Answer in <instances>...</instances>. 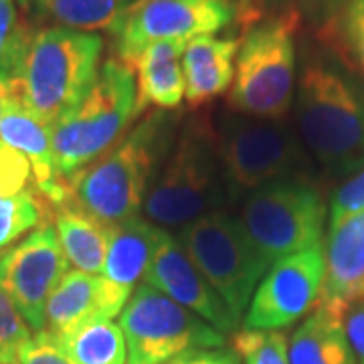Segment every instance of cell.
Returning <instances> with one entry per match:
<instances>
[{
    "instance_id": "22",
    "label": "cell",
    "mask_w": 364,
    "mask_h": 364,
    "mask_svg": "<svg viewBox=\"0 0 364 364\" xmlns=\"http://www.w3.org/2000/svg\"><path fill=\"white\" fill-rule=\"evenodd\" d=\"M95 316H100V277L69 269L47 299L45 332L57 338Z\"/></svg>"
},
{
    "instance_id": "4",
    "label": "cell",
    "mask_w": 364,
    "mask_h": 364,
    "mask_svg": "<svg viewBox=\"0 0 364 364\" xmlns=\"http://www.w3.org/2000/svg\"><path fill=\"white\" fill-rule=\"evenodd\" d=\"M227 200L217 136L205 117L188 119L160 164L144 198V217L156 227L182 229L221 210Z\"/></svg>"
},
{
    "instance_id": "17",
    "label": "cell",
    "mask_w": 364,
    "mask_h": 364,
    "mask_svg": "<svg viewBox=\"0 0 364 364\" xmlns=\"http://www.w3.org/2000/svg\"><path fill=\"white\" fill-rule=\"evenodd\" d=\"M0 140L28 160L37 191L53 207L69 203V188L59 182L55 172L49 126L39 122L23 104H14L0 119Z\"/></svg>"
},
{
    "instance_id": "21",
    "label": "cell",
    "mask_w": 364,
    "mask_h": 364,
    "mask_svg": "<svg viewBox=\"0 0 364 364\" xmlns=\"http://www.w3.org/2000/svg\"><path fill=\"white\" fill-rule=\"evenodd\" d=\"M18 4L37 21H49L81 33L107 31L116 35L132 0H18Z\"/></svg>"
},
{
    "instance_id": "8",
    "label": "cell",
    "mask_w": 364,
    "mask_h": 364,
    "mask_svg": "<svg viewBox=\"0 0 364 364\" xmlns=\"http://www.w3.org/2000/svg\"><path fill=\"white\" fill-rule=\"evenodd\" d=\"M326 200L306 181L273 182L249 195L237 217L255 257L265 272L277 261L322 247Z\"/></svg>"
},
{
    "instance_id": "9",
    "label": "cell",
    "mask_w": 364,
    "mask_h": 364,
    "mask_svg": "<svg viewBox=\"0 0 364 364\" xmlns=\"http://www.w3.org/2000/svg\"><path fill=\"white\" fill-rule=\"evenodd\" d=\"M126 364H164L184 352L221 348L225 334L182 308L156 287L142 284L119 314Z\"/></svg>"
},
{
    "instance_id": "29",
    "label": "cell",
    "mask_w": 364,
    "mask_h": 364,
    "mask_svg": "<svg viewBox=\"0 0 364 364\" xmlns=\"http://www.w3.org/2000/svg\"><path fill=\"white\" fill-rule=\"evenodd\" d=\"M31 328L11 298L0 289V364H18V356L31 340Z\"/></svg>"
},
{
    "instance_id": "31",
    "label": "cell",
    "mask_w": 364,
    "mask_h": 364,
    "mask_svg": "<svg viewBox=\"0 0 364 364\" xmlns=\"http://www.w3.org/2000/svg\"><path fill=\"white\" fill-rule=\"evenodd\" d=\"M364 208V168L358 170L356 174H352L348 181L344 182L342 186H338L332 195L330 200V225L338 223L340 219L348 217L356 210Z\"/></svg>"
},
{
    "instance_id": "15",
    "label": "cell",
    "mask_w": 364,
    "mask_h": 364,
    "mask_svg": "<svg viewBox=\"0 0 364 364\" xmlns=\"http://www.w3.org/2000/svg\"><path fill=\"white\" fill-rule=\"evenodd\" d=\"M160 227L134 217L107 231V253L100 273V316L116 318L142 279L156 247Z\"/></svg>"
},
{
    "instance_id": "24",
    "label": "cell",
    "mask_w": 364,
    "mask_h": 364,
    "mask_svg": "<svg viewBox=\"0 0 364 364\" xmlns=\"http://www.w3.org/2000/svg\"><path fill=\"white\" fill-rule=\"evenodd\" d=\"M55 342L73 364H126L128 360L122 328L102 316L57 336Z\"/></svg>"
},
{
    "instance_id": "1",
    "label": "cell",
    "mask_w": 364,
    "mask_h": 364,
    "mask_svg": "<svg viewBox=\"0 0 364 364\" xmlns=\"http://www.w3.org/2000/svg\"><path fill=\"white\" fill-rule=\"evenodd\" d=\"M294 114L299 140L320 168L338 178L364 168V81L340 53L304 43Z\"/></svg>"
},
{
    "instance_id": "19",
    "label": "cell",
    "mask_w": 364,
    "mask_h": 364,
    "mask_svg": "<svg viewBox=\"0 0 364 364\" xmlns=\"http://www.w3.org/2000/svg\"><path fill=\"white\" fill-rule=\"evenodd\" d=\"M186 43L184 39L150 43L132 63L138 87V116L148 105L170 112L182 104L186 83L181 59Z\"/></svg>"
},
{
    "instance_id": "12",
    "label": "cell",
    "mask_w": 364,
    "mask_h": 364,
    "mask_svg": "<svg viewBox=\"0 0 364 364\" xmlns=\"http://www.w3.org/2000/svg\"><path fill=\"white\" fill-rule=\"evenodd\" d=\"M67 259L53 225H43L21 243L0 253V289L11 298L31 330H45V308Z\"/></svg>"
},
{
    "instance_id": "13",
    "label": "cell",
    "mask_w": 364,
    "mask_h": 364,
    "mask_svg": "<svg viewBox=\"0 0 364 364\" xmlns=\"http://www.w3.org/2000/svg\"><path fill=\"white\" fill-rule=\"evenodd\" d=\"M324 247H314L277 261L255 289L245 330H282L318 306L324 287Z\"/></svg>"
},
{
    "instance_id": "34",
    "label": "cell",
    "mask_w": 364,
    "mask_h": 364,
    "mask_svg": "<svg viewBox=\"0 0 364 364\" xmlns=\"http://www.w3.org/2000/svg\"><path fill=\"white\" fill-rule=\"evenodd\" d=\"M344 328L350 342L356 364H364V299L346 308Z\"/></svg>"
},
{
    "instance_id": "30",
    "label": "cell",
    "mask_w": 364,
    "mask_h": 364,
    "mask_svg": "<svg viewBox=\"0 0 364 364\" xmlns=\"http://www.w3.org/2000/svg\"><path fill=\"white\" fill-rule=\"evenodd\" d=\"M28 178H31L28 160L0 140V196L23 193Z\"/></svg>"
},
{
    "instance_id": "28",
    "label": "cell",
    "mask_w": 364,
    "mask_h": 364,
    "mask_svg": "<svg viewBox=\"0 0 364 364\" xmlns=\"http://www.w3.org/2000/svg\"><path fill=\"white\" fill-rule=\"evenodd\" d=\"M33 31V26L18 18L16 0H0V73L16 75Z\"/></svg>"
},
{
    "instance_id": "18",
    "label": "cell",
    "mask_w": 364,
    "mask_h": 364,
    "mask_svg": "<svg viewBox=\"0 0 364 364\" xmlns=\"http://www.w3.org/2000/svg\"><path fill=\"white\" fill-rule=\"evenodd\" d=\"M239 37L203 35L186 43L182 55L184 100L191 107L207 104L231 87L235 77V57L239 53Z\"/></svg>"
},
{
    "instance_id": "37",
    "label": "cell",
    "mask_w": 364,
    "mask_h": 364,
    "mask_svg": "<svg viewBox=\"0 0 364 364\" xmlns=\"http://www.w3.org/2000/svg\"><path fill=\"white\" fill-rule=\"evenodd\" d=\"M346 2H350V0H310L314 21L322 23V26H324Z\"/></svg>"
},
{
    "instance_id": "3",
    "label": "cell",
    "mask_w": 364,
    "mask_h": 364,
    "mask_svg": "<svg viewBox=\"0 0 364 364\" xmlns=\"http://www.w3.org/2000/svg\"><path fill=\"white\" fill-rule=\"evenodd\" d=\"M104 39L65 26L35 28L16 69L21 104L53 128L90 93L97 73Z\"/></svg>"
},
{
    "instance_id": "2",
    "label": "cell",
    "mask_w": 364,
    "mask_h": 364,
    "mask_svg": "<svg viewBox=\"0 0 364 364\" xmlns=\"http://www.w3.org/2000/svg\"><path fill=\"white\" fill-rule=\"evenodd\" d=\"M176 138V117L152 112L90 168L69 181V203L107 231L138 217Z\"/></svg>"
},
{
    "instance_id": "36",
    "label": "cell",
    "mask_w": 364,
    "mask_h": 364,
    "mask_svg": "<svg viewBox=\"0 0 364 364\" xmlns=\"http://www.w3.org/2000/svg\"><path fill=\"white\" fill-rule=\"evenodd\" d=\"M14 104H21L18 81L9 73H0V119L4 116V112Z\"/></svg>"
},
{
    "instance_id": "11",
    "label": "cell",
    "mask_w": 364,
    "mask_h": 364,
    "mask_svg": "<svg viewBox=\"0 0 364 364\" xmlns=\"http://www.w3.org/2000/svg\"><path fill=\"white\" fill-rule=\"evenodd\" d=\"M237 14L231 0H136L117 28V59L130 65L156 41L215 35Z\"/></svg>"
},
{
    "instance_id": "7",
    "label": "cell",
    "mask_w": 364,
    "mask_h": 364,
    "mask_svg": "<svg viewBox=\"0 0 364 364\" xmlns=\"http://www.w3.org/2000/svg\"><path fill=\"white\" fill-rule=\"evenodd\" d=\"M215 136L229 200L247 198L273 182H310L312 156L286 119L223 114Z\"/></svg>"
},
{
    "instance_id": "10",
    "label": "cell",
    "mask_w": 364,
    "mask_h": 364,
    "mask_svg": "<svg viewBox=\"0 0 364 364\" xmlns=\"http://www.w3.org/2000/svg\"><path fill=\"white\" fill-rule=\"evenodd\" d=\"M176 241L241 322L265 269L237 217L215 210L178 229Z\"/></svg>"
},
{
    "instance_id": "32",
    "label": "cell",
    "mask_w": 364,
    "mask_h": 364,
    "mask_svg": "<svg viewBox=\"0 0 364 364\" xmlns=\"http://www.w3.org/2000/svg\"><path fill=\"white\" fill-rule=\"evenodd\" d=\"M18 364H73L59 348L49 332H37L26 342L18 356Z\"/></svg>"
},
{
    "instance_id": "23",
    "label": "cell",
    "mask_w": 364,
    "mask_h": 364,
    "mask_svg": "<svg viewBox=\"0 0 364 364\" xmlns=\"http://www.w3.org/2000/svg\"><path fill=\"white\" fill-rule=\"evenodd\" d=\"M55 231L67 263L79 272L102 273L107 253V229L73 205L55 208Z\"/></svg>"
},
{
    "instance_id": "14",
    "label": "cell",
    "mask_w": 364,
    "mask_h": 364,
    "mask_svg": "<svg viewBox=\"0 0 364 364\" xmlns=\"http://www.w3.org/2000/svg\"><path fill=\"white\" fill-rule=\"evenodd\" d=\"M144 279L148 286L156 287L158 291L166 294L182 308L200 316L223 334L237 332L239 320L203 277V273L196 269L181 243L164 229L158 235L156 247Z\"/></svg>"
},
{
    "instance_id": "35",
    "label": "cell",
    "mask_w": 364,
    "mask_h": 364,
    "mask_svg": "<svg viewBox=\"0 0 364 364\" xmlns=\"http://www.w3.org/2000/svg\"><path fill=\"white\" fill-rule=\"evenodd\" d=\"M164 364H239V356L235 354V350L207 348V350L184 352Z\"/></svg>"
},
{
    "instance_id": "6",
    "label": "cell",
    "mask_w": 364,
    "mask_h": 364,
    "mask_svg": "<svg viewBox=\"0 0 364 364\" xmlns=\"http://www.w3.org/2000/svg\"><path fill=\"white\" fill-rule=\"evenodd\" d=\"M299 14L294 9L263 16L241 37L227 104L235 114L284 122L298 79Z\"/></svg>"
},
{
    "instance_id": "27",
    "label": "cell",
    "mask_w": 364,
    "mask_h": 364,
    "mask_svg": "<svg viewBox=\"0 0 364 364\" xmlns=\"http://www.w3.org/2000/svg\"><path fill=\"white\" fill-rule=\"evenodd\" d=\"M233 346L243 364H289L287 336L277 330H243L235 334Z\"/></svg>"
},
{
    "instance_id": "25",
    "label": "cell",
    "mask_w": 364,
    "mask_h": 364,
    "mask_svg": "<svg viewBox=\"0 0 364 364\" xmlns=\"http://www.w3.org/2000/svg\"><path fill=\"white\" fill-rule=\"evenodd\" d=\"M51 210H55V207L39 191L0 196V251L14 245L31 229L47 225Z\"/></svg>"
},
{
    "instance_id": "5",
    "label": "cell",
    "mask_w": 364,
    "mask_h": 364,
    "mask_svg": "<svg viewBox=\"0 0 364 364\" xmlns=\"http://www.w3.org/2000/svg\"><path fill=\"white\" fill-rule=\"evenodd\" d=\"M136 102L134 69L117 57L105 59L90 93L51 128L55 172L61 184L67 186L124 138L138 116Z\"/></svg>"
},
{
    "instance_id": "20",
    "label": "cell",
    "mask_w": 364,
    "mask_h": 364,
    "mask_svg": "<svg viewBox=\"0 0 364 364\" xmlns=\"http://www.w3.org/2000/svg\"><path fill=\"white\" fill-rule=\"evenodd\" d=\"M289 364H356L344 312L318 304L289 340Z\"/></svg>"
},
{
    "instance_id": "16",
    "label": "cell",
    "mask_w": 364,
    "mask_h": 364,
    "mask_svg": "<svg viewBox=\"0 0 364 364\" xmlns=\"http://www.w3.org/2000/svg\"><path fill=\"white\" fill-rule=\"evenodd\" d=\"M322 306L346 312L364 299V208L330 225L324 245Z\"/></svg>"
},
{
    "instance_id": "26",
    "label": "cell",
    "mask_w": 364,
    "mask_h": 364,
    "mask_svg": "<svg viewBox=\"0 0 364 364\" xmlns=\"http://www.w3.org/2000/svg\"><path fill=\"white\" fill-rule=\"evenodd\" d=\"M324 39L364 81V0L346 2L324 26Z\"/></svg>"
},
{
    "instance_id": "33",
    "label": "cell",
    "mask_w": 364,
    "mask_h": 364,
    "mask_svg": "<svg viewBox=\"0 0 364 364\" xmlns=\"http://www.w3.org/2000/svg\"><path fill=\"white\" fill-rule=\"evenodd\" d=\"M294 0H239L237 11V23L247 31L249 26L255 25L263 16L273 14V11H287Z\"/></svg>"
}]
</instances>
